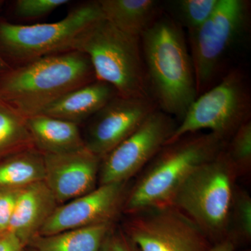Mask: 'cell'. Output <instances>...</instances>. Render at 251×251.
I'll use <instances>...</instances> for the list:
<instances>
[{
	"instance_id": "17",
	"label": "cell",
	"mask_w": 251,
	"mask_h": 251,
	"mask_svg": "<svg viewBox=\"0 0 251 251\" xmlns=\"http://www.w3.org/2000/svg\"><path fill=\"white\" fill-rule=\"evenodd\" d=\"M104 18L117 29L140 37L161 15L154 0H98Z\"/></svg>"
},
{
	"instance_id": "14",
	"label": "cell",
	"mask_w": 251,
	"mask_h": 251,
	"mask_svg": "<svg viewBox=\"0 0 251 251\" xmlns=\"http://www.w3.org/2000/svg\"><path fill=\"white\" fill-rule=\"evenodd\" d=\"M58 205L45 181L25 186L16 201L8 231L16 234L27 247Z\"/></svg>"
},
{
	"instance_id": "3",
	"label": "cell",
	"mask_w": 251,
	"mask_h": 251,
	"mask_svg": "<svg viewBox=\"0 0 251 251\" xmlns=\"http://www.w3.org/2000/svg\"><path fill=\"white\" fill-rule=\"evenodd\" d=\"M227 143L214 133L198 132L165 145L127 193L122 211L131 214L171 205L188 176L222 152Z\"/></svg>"
},
{
	"instance_id": "27",
	"label": "cell",
	"mask_w": 251,
	"mask_h": 251,
	"mask_svg": "<svg viewBox=\"0 0 251 251\" xmlns=\"http://www.w3.org/2000/svg\"><path fill=\"white\" fill-rule=\"evenodd\" d=\"M26 247L24 243L11 231L0 234V251H24Z\"/></svg>"
},
{
	"instance_id": "13",
	"label": "cell",
	"mask_w": 251,
	"mask_h": 251,
	"mask_svg": "<svg viewBox=\"0 0 251 251\" xmlns=\"http://www.w3.org/2000/svg\"><path fill=\"white\" fill-rule=\"evenodd\" d=\"M44 160V181L59 204L97 188L101 160L87 148L73 152L46 153Z\"/></svg>"
},
{
	"instance_id": "4",
	"label": "cell",
	"mask_w": 251,
	"mask_h": 251,
	"mask_svg": "<svg viewBox=\"0 0 251 251\" xmlns=\"http://www.w3.org/2000/svg\"><path fill=\"white\" fill-rule=\"evenodd\" d=\"M72 50L90 59L97 80L124 97H151L140 37L126 34L103 18L81 32Z\"/></svg>"
},
{
	"instance_id": "10",
	"label": "cell",
	"mask_w": 251,
	"mask_h": 251,
	"mask_svg": "<svg viewBox=\"0 0 251 251\" xmlns=\"http://www.w3.org/2000/svg\"><path fill=\"white\" fill-rule=\"evenodd\" d=\"M178 122L156 109L141 125L100 161L99 185L128 182L166 145Z\"/></svg>"
},
{
	"instance_id": "19",
	"label": "cell",
	"mask_w": 251,
	"mask_h": 251,
	"mask_svg": "<svg viewBox=\"0 0 251 251\" xmlns=\"http://www.w3.org/2000/svg\"><path fill=\"white\" fill-rule=\"evenodd\" d=\"M44 154L35 148L27 149L0 160V186L23 188L44 181Z\"/></svg>"
},
{
	"instance_id": "24",
	"label": "cell",
	"mask_w": 251,
	"mask_h": 251,
	"mask_svg": "<svg viewBox=\"0 0 251 251\" xmlns=\"http://www.w3.org/2000/svg\"><path fill=\"white\" fill-rule=\"evenodd\" d=\"M69 2L67 0H18L14 4V13L23 19H36Z\"/></svg>"
},
{
	"instance_id": "11",
	"label": "cell",
	"mask_w": 251,
	"mask_h": 251,
	"mask_svg": "<svg viewBox=\"0 0 251 251\" xmlns=\"http://www.w3.org/2000/svg\"><path fill=\"white\" fill-rule=\"evenodd\" d=\"M158 109L151 97L117 95L90 119L86 148L100 160L141 125Z\"/></svg>"
},
{
	"instance_id": "8",
	"label": "cell",
	"mask_w": 251,
	"mask_h": 251,
	"mask_svg": "<svg viewBox=\"0 0 251 251\" xmlns=\"http://www.w3.org/2000/svg\"><path fill=\"white\" fill-rule=\"evenodd\" d=\"M249 3L219 0L209 19L188 33L198 97L216 85L224 63L249 25Z\"/></svg>"
},
{
	"instance_id": "26",
	"label": "cell",
	"mask_w": 251,
	"mask_h": 251,
	"mask_svg": "<svg viewBox=\"0 0 251 251\" xmlns=\"http://www.w3.org/2000/svg\"><path fill=\"white\" fill-rule=\"evenodd\" d=\"M100 251H140L122 228L112 226L104 239Z\"/></svg>"
},
{
	"instance_id": "28",
	"label": "cell",
	"mask_w": 251,
	"mask_h": 251,
	"mask_svg": "<svg viewBox=\"0 0 251 251\" xmlns=\"http://www.w3.org/2000/svg\"><path fill=\"white\" fill-rule=\"evenodd\" d=\"M235 244L231 239H226L213 244L209 251H234Z\"/></svg>"
},
{
	"instance_id": "22",
	"label": "cell",
	"mask_w": 251,
	"mask_h": 251,
	"mask_svg": "<svg viewBox=\"0 0 251 251\" xmlns=\"http://www.w3.org/2000/svg\"><path fill=\"white\" fill-rule=\"evenodd\" d=\"M228 239L234 244L237 241L249 242L251 239V198L249 193L243 190L234 189L233 201L231 209Z\"/></svg>"
},
{
	"instance_id": "6",
	"label": "cell",
	"mask_w": 251,
	"mask_h": 251,
	"mask_svg": "<svg viewBox=\"0 0 251 251\" xmlns=\"http://www.w3.org/2000/svg\"><path fill=\"white\" fill-rule=\"evenodd\" d=\"M103 18L99 1H91L74 8L55 23L24 25L1 20L0 54L13 67L72 50L79 34Z\"/></svg>"
},
{
	"instance_id": "5",
	"label": "cell",
	"mask_w": 251,
	"mask_h": 251,
	"mask_svg": "<svg viewBox=\"0 0 251 251\" xmlns=\"http://www.w3.org/2000/svg\"><path fill=\"white\" fill-rule=\"evenodd\" d=\"M237 175L225 149L193 172L172 201L171 206L192 220L213 244L228 238Z\"/></svg>"
},
{
	"instance_id": "12",
	"label": "cell",
	"mask_w": 251,
	"mask_h": 251,
	"mask_svg": "<svg viewBox=\"0 0 251 251\" xmlns=\"http://www.w3.org/2000/svg\"><path fill=\"white\" fill-rule=\"evenodd\" d=\"M127 182L99 185L93 191L58 205L39 231L51 235L95 225L113 224L123 209Z\"/></svg>"
},
{
	"instance_id": "16",
	"label": "cell",
	"mask_w": 251,
	"mask_h": 251,
	"mask_svg": "<svg viewBox=\"0 0 251 251\" xmlns=\"http://www.w3.org/2000/svg\"><path fill=\"white\" fill-rule=\"evenodd\" d=\"M25 119L34 148L43 154L73 152L86 148L77 124L44 114Z\"/></svg>"
},
{
	"instance_id": "30",
	"label": "cell",
	"mask_w": 251,
	"mask_h": 251,
	"mask_svg": "<svg viewBox=\"0 0 251 251\" xmlns=\"http://www.w3.org/2000/svg\"><path fill=\"white\" fill-rule=\"evenodd\" d=\"M24 251H37L30 247H27L25 249Z\"/></svg>"
},
{
	"instance_id": "20",
	"label": "cell",
	"mask_w": 251,
	"mask_h": 251,
	"mask_svg": "<svg viewBox=\"0 0 251 251\" xmlns=\"http://www.w3.org/2000/svg\"><path fill=\"white\" fill-rule=\"evenodd\" d=\"M32 148L26 119L0 100V160Z\"/></svg>"
},
{
	"instance_id": "25",
	"label": "cell",
	"mask_w": 251,
	"mask_h": 251,
	"mask_svg": "<svg viewBox=\"0 0 251 251\" xmlns=\"http://www.w3.org/2000/svg\"><path fill=\"white\" fill-rule=\"evenodd\" d=\"M22 188L0 186V234L9 229L16 201Z\"/></svg>"
},
{
	"instance_id": "29",
	"label": "cell",
	"mask_w": 251,
	"mask_h": 251,
	"mask_svg": "<svg viewBox=\"0 0 251 251\" xmlns=\"http://www.w3.org/2000/svg\"><path fill=\"white\" fill-rule=\"evenodd\" d=\"M3 1H0V8L1 7ZM11 68V66L4 60V58L1 57V54H0V77L4 75L5 73L7 72Z\"/></svg>"
},
{
	"instance_id": "15",
	"label": "cell",
	"mask_w": 251,
	"mask_h": 251,
	"mask_svg": "<svg viewBox=\"0 0 251 251\" xmlns=\"http://www.w3.org/2000/svg\"><path fill=\"white\" fill-rule=\"evenodd\" d=\"M117 95V91L111 85L96 80L64 94L41 114L79 125L90 120Z\"/></svg>"
},
{
	"instance_id": "9",
	"label": "cell",
	"mask_w": 251,
	"mask_h": 251,
	"mask_svg": "<svg viewBox=\"0 0 251 251\" xmlns=\"http://www.w3.org/2000/svg\"><path fill=\"white\" fill-rule=\"evenodd\" d=\"M128 215L122 229L140 251H209L213 246L202 229L175 206Z\"/></svg>"
},
{
	"instance_id": "21",
	"label": "cell",
	"mask_w": 251,
	"mask_h": 251,
	"mask_svg": "<svg viewBox=\"0 0 251 251\" xmlns=\"http://www.w3.org/2000/svg\"><path fill=\"white\" fill-rule=\"evenodd\" d=\"M219 0H175L166 3L168 16L188 32L196 30L212 15Z\"/></svg>"
},
{
	"instance_id": "23",
	"label": "cell",
	"mask_w": 251,
	"mask_h": 251,
	"mask_svg": "<svg viewBox=\"0 0 251 251\" xmlns=\"http://www.w3.org/2000/svg\"><path fill=\"white\" fill-rule=\"evenodd\" d=\"M226 151L238 175L250 171L251 166V121L243 124L229 140Z\"/></svg>"
},
{
	"instance_id": "1",
	"label": "cell",
	"mask_w": 251,
	"mask_h": 251,
	"mask_svg": "<svg viewBox=\"0 0 251 251\" xmlns=\"http://www.w3.org/2000/svg\"><path fill=\"white\" fill-rule=\"evenodd\" d=\"M140 39L150 97L179 123L198 97L184 29L161 15Z\"/></svg>"
},
{
	"instance_id": "2",
	"label": "cell",
	"mask_w": 251,
	"mask_h": 251,
	"mask_svg": "<svg viewBox=\"0 0 251 251\" xmlns=\"http://www.w3.org/2000/svg\"><path fill=\"white\" fill-rule=\"evenodd\" d=\"M97 80L90 59L77 50L11 67L0 77V100L25 118L39 115L77 87Z\"/></svg>"
},
{
	"instance_id": "7",
	"label": "cell",
	"mask_w": 251,
	"mask_h": 251,
	"mask_svg": "<svg viewBox=\"0 0 251 251\" xmlns=\"http://www.w3.org/2000/svg\"><path fill=\"white\" fill-rule=\"evenodd\" d=\"M251 93L245 75L239 69L230 70L198 96L166 145L203 130L228 142L238 128L251 120Z\"/></svg>"
},
{
	"instance_id": "18",
	"label": "cell",
	"mask_w": 251,
	"mask_h": 251,
	"mask_svg": "<svg viewBox=\"0 0 251 251\" xmlns=\"http://www.w3.org/2000/svg\"><path fill=\"white\" fill-rule=\"evenodd\" d=\"M113 224L95 225L51 235L37 234L28 244L37 251H100Z\"/></svg>"
}]
</instances>
